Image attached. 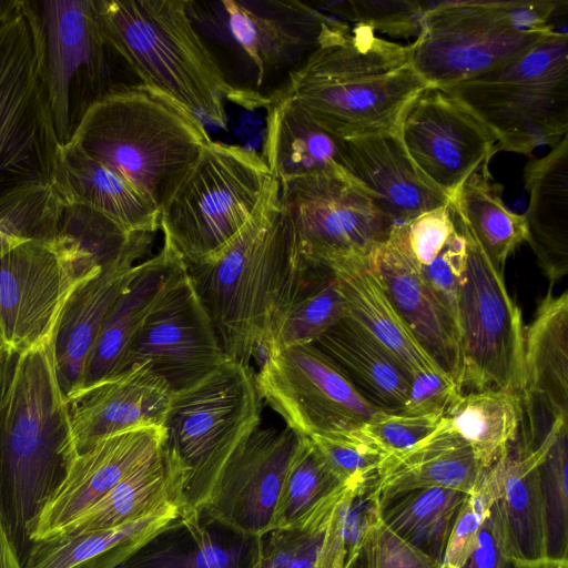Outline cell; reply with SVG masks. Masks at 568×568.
Listing matches in <instances>:
<instances>
[{"instance_id": "obj_8", "label": "cell", "mask_w": 568, "mask_h": 568, "mask_svg": "<svg viewBox=\"0 0 568 568\" xmlns=\"http://www.w3.org/2000/svg\"><path fill=\"white\" fill-rule=\"evenodd\" d=\"M444 90L485 124L497 151L554 148L568 133V33L555 29L507 65Z\"/></svg>"}, {"instance_id": "obj_26", "label": "cell", "mask_w": 568, "mask_h": 568, "mask_svg": "<svg viewBox=\"0 0 568 568\" xmlns=\"http://www.w3.org/2000/svg\"><path fill=\"white\" fill-rule=\"evenodd\" d=\"M485 473L470 446L449 428L443 416L427 437L384 456L376 469L378 498L430 487L470 494Z\"/></svg>"}, {"instance_id": "obj_21", "label": "cell", "mask_w": 568, "mask_h": 568, "mask_svg": "<svg viewBox=\"0 0 568 568\" xmlns=\"http://www.w3.org/2000/svg\"><path fill=\"white\" fill-rule=\"evenodd\" d=\"M171 396L166 383L146 364L71 392L65 397L74 456L120 432L164 427Z\"/></svg>"}, {"instance_id": "obj_38", "label": "cell", "mask_w": 568, "mask_h": 568, "mask_svg": "<svg viewBox=\"0 0 568 568\" xmlns=\"http://www.w3.org/2000/svg\"><path fill=\"white\" fill-rule=\"evenodd\" d=\"M444 418L473 449L487 471L517 440L521 420L520 396L506 389L460 394Z\"/></svg>"}, {"instance_id": "obj_36", "label": "cell", "mask_w": 568, "mask_h": 568, "mask_svg": "<svg viewBox=\"0 0 568 568\" xmlns=\"http://www.w3.org/2000/svg\"><path fill=\"white\" fill-rule=\"evenodd\" d=\"M488 163L478 166L449 197V204L496 268L527 241L526 216L503 201V186L494 181Z\"/></svg>"}, {"instance_id": "obj_13", "label": "cell", "mask_w": 568, "mask_h": 568, "mask_svg": "<svg viewBox=\"0 0 568 568\" xmlns=\"http://www.w3.org/2000/svg\"><path fill=\"white\" fill-rule=\"evenodd\" d=\"M450 209L465 236L467 254L457 302L462 353L458 387L462 393L506 389L520 394L525 339L520 308L508 293L503 272Z\"/></svg>"}, {"instance_id": "obj_3", "label": "cell", "mask_w": 568, "mask_h": 568, "mask_svg": "<svg viewBox=\"0 0 568 568\" xmlns=\"http://www.w3.org/2000/svg\"><path fill=\"white\" fill-rule=\"evenodd\" d=\"M308 263L300 255L272 176L250 221L216 255L186 265L229 359L250 366L291 303Z\"/></svg>"}, {"instance_id": "obj_14", "label": "cell", "mask_w": 568, "mask_h": 568, "mask_svg": "<svg viewBox=\"0 0 568 568\" xmlns=\"http://www.w3.org/2000/svg\"><path fill=\"white\" fill-rule=\"evenodd\" d=\"M280 205L300 255L308 263L369 256L397 224L346 173L293 180Z\"/></svg>"}, {"instance_id": "obj_16", "label": "cell", "mask_w": 568, "mask_h": 568, "mask_svg": "<svg viewBox=\"0 0 568 568\" xmlns=\"http://www.w3.org/2000/svg\"><path fill=\"white\" fill-rule=\"evenodd\" d=\"M226 359L186 270L149 312L130 345L124 371L146 364L174 393L203 379Z\"/></svg>"}, {"instance_id": "obj_4", "label": "cell", "mask_w": 568, "mask_h": 568, "mask_svg": "<svg viewBox=\"0 0 568 568\" xmlns=\"http://www.w3.org/2000/svg\"><path fill=\"white\" fill-rule=\"evenodd\" d=\"M189 6L183 0H97L106 38L141 83L226 129L225 101L257 108L268 99L226 80L193 27Z\"/></svg>"}, {"instance_id": "obj_9", "label": "cell", "mask_w": 568, "mask_h": 568, "mask_svg": "<svg viewBox=\"0 0 568 568\" xmlns=\"http://www.w3.org/2000/svg\"><path fill=\"white\" fill-rule=\"evenodd\" d=\"M261 425L250 366L226 359L194 385L172 393L165 447L187 471L185 509L201 514L226 464Z\"/></svg>"}, {"instance_id": "obj_2", "label": "cell", "mask_w": 568, "mask_h": 568, "mask_svg": "<svg viewBox=\"0 0 568 568\" xmlns=\"http://www.w3.org/2000/svg\"><path fill=\"white\" fill-rule=\"evenodd\" d=\"M425 88L408 44L328 18L317 45L276 94L304 109L333 135L347 139L397 129L406 105Z\"/></svg>"}, {"instance_id": "obj_37", "label": "cell", "mask_w": 568, "mask_h": 568, "mask_svg": "<svg viewBox=\"0 0 568 568\" xmlns=\"http://www.w3.org/2000/svg\"><path fill=\"white\" fill-rule=\"evenodd\" d=\"M348 486L332 473L310 438L297 436L274 530H307L327 524Z\"/></svg>"}, {"instance_id": "obj_48", "label": "cell", "mask_w": 568, "mask_h": 568, "mask_svg": "<svg viewBox=\"0 0 568 568\" xmlns=\"http://www.w3.org/2000/svg\"><path fill=\"white\" fill-rule=\"evenodd\" d=\"M444 415H409L379 410L357 430L385 455L404 450L432 434Z\"/></svg>"}, {"instance_id": "obj_33", "label": "cell", "mask_w": 568, "mask_h": 568, "mask_svg": "<svg viewBox=\"0 0 568 568\" xmlns=\"http://www.w3.org/2000/svg\"><path fill=\"white\" fill-rule=\"evenodd\" d=\"M313 344L373 405L386 412L402 410L410 386L409 374L355 321L345 316Z\"/></svg>"}, {"instance_id": "obj_27", "label": "cell", "mask_w": 568, "mask_h": 568, "mask_svg": "<svg viewBox=\"0 0 568 568\" xmlns=\"http://www.w3.org/2000/svg\"><path fill=\"white\" fill-rule=\"evenodd\" d=\"M527 243L554 285L568 273V135L524 168Z\"/></svg>"}, {"instance_id": "obj_1", "label": "cell", "mask_w": 568, "mask_h": 568, "mask_svg": "<svg viewBox=\"0 0 568 568\" xmlns=\"http://www.w3.org/2000/svg\"><path fill=\"white\" fill-rule=\"evenodd\" d=\"M74 457L53 341L14 352L0 337V519L22 565Z\"/></svg>"}, {"instance_id": "obj_7", "label": "cell", "mask_w": 568, "mask_h": 568, "mask_svg": "<svg viewBox=\"0 0 568 568\" xmlns=\"http://www.w3.org/2000/svg\"><path fill=\"white\" fill-rule=\"evenodd\" d=\"M38 72L60 145L71 142L87 112L135 75L106 38L97 0H22Z\"/></svg>"}, {"instance_id": "obj_56", "label": "cell", "mask_w": 568, "mask_h": 568, "mask_svg": "<svg viewBox=\"0 0 568 568\" xmlns=\"http://www.w3.org/2000/svg\"><path fill=\"white\" fill-rule=\"evenodd\" d=\"M511 568H568V559L542 557L534 560L516 559Z\"/></svg>"}, {"instance_id": "obj_32", "label": "cell", "mask_w": 568, "mask_h": 568, "mask_svg": "<svg viewBox=\"0 0 568 568\" xmlns=\"http://www.w3.org/2000/svg\"><path fill=\"white\" fill-rule=\"evenodd\" d=\"M265 108L262 158L278 184L345 173L339 165L343 139L329 133L287 98L274 93Z\"/></svg>"}, {"instance_id": "obj_23", "label": "cell", "mask_w": 568, "mask_h": 568, "mask_svg": "<svg viewBox=\"0 0 568 568\" xmlns=\"http://www.w3.org/2000/svg\"><path fill=\"white\" fill-rule=\"evenodd\" d=\"M154 240L126 251L81 283L62 311L54 337L53 354L58 378L65 396L81 386L85 365L102 324L118 297L139 271Z\"/></svg>"}, {"instance_id": "obj_34", "label": "cell", "mask_w": 568, "mask_h": 568, "mask_svg": "<svg viewBox=\"0 0 568 568\" xmlns=\"http://www.w3.org/2000/svg\"><path fill=\"white\" fill-rule=\"evenodd\" d=\"M175 507L101 530L68 532L37 540L23 568H116L182 511Z\"/></svg>"}, {"instance_id": "obj_20", "label": "cell", "mask_w": 568, "mask_h": 568, "mask_svg": "<svg viewBox=\"0 0 568 568\" xmlns=\"http://www.w3.org/2000/svg\"><path fill=\"white\" fill-rule=\"evenodd\" d=\"M165 438L164 427H139L110 435L78 454L42 510L32 541L61 534L125 476L159 453Z\"/></svg>"}, {"instance_id": "obj_47", "label": "cell", "mask_w": 568, "mask_h": 568, "mask_svg": "<svg viewBox=\"0 0 568 568\" xmlns=\"http://www.w3.org/2000/svg\"><path fill=\"white\" fill-rule=\"evenodd\" d=\"M344 484H357L376 473L385 454L356 432L321 434L307 437Z\"/></svg>"}, {"instance_id": "obj_18", "label": "cell", "mask_w": 568, "mask_h": 568, "mask_svg": "<svg viewBox=\"0 0 568 568\" xmlns=\"http://www.w3.org/2000/svg\"><path fill=\"white\" fill-rule=\"evenodd\" d=\"M296 443L288 427L260 425L229 460L200 515L244 537L272 532Z\"/></svg>"}, {"instance_id": "obj_10", "label": "cell", "mask_w": 568, "mask_h": 568, "mask_svg": "<svg viewBox=\"0 0 568 568\" xmlns=\"http://www.w3.org/2000/svg\"><path fill=\"white\" fill-rule=\"evenodd\" d=\"M272 175L250 148L212 141L160 214V230L186 265L221 252L260 206Z\"/></svg>"}, {"instance_id": "obj_15", "label": "cell", "mask_w": 568, "mask_h": 568, "mask_svg": "<svg viewBox=\"0 0 568 568\" xmlns=\"http://www.w3.org/2000/svg\"><path fill=\"white\" fill-rule=\"evenodd\" d=\"M255 383L261 399L297 436L352 433L383 410L314 344L267 353Z\"/></svg>"}, {"instance_id": "obj_19", "label": "cell", "mask_w": 568, "mask_h": 568, "mask_svg": "<svg viewBox=\"0 0 568 568\" xmlns=\"http://www.w3.org/2000/svg\"><path fill=\"white\" fill-rule=\"evenodd\" d=\"M550 285L525 328L520 445L536 447L558 420H568V292Z\"/></svg>"}, {"instance_id": "obj_42", "label": "cell", "mask_w": 568, "mask_h": 568, "mask_svg": "<svg viewBox=\"0 0 568 568\" xmlns=\"http://www.w3.org/2000/svg\"><path fill=\"white\" fill-rule=\"evenodd\" d=\"M221 3L231 36L257 70V84L301 47L302 38L280 20L261 14L240 1L223 0Z\"/></svg>"}, {"instance_id": "obj_12", "label": "cell", "mask_w": 568, "mask_h": 568, "mask_svg": "<svg viewBox=\"0 0 568 568\" xmlns=\"http://www.w3.org/2000/svg\"><path fill=\"white\" fill-rule=\"evenodd\" d=\"M104 266L74 237L57 232L0 258V337L24 352L53 341L72 292Z\"/></svg>"}, {"instance_id": "obj_6", "label": "cell", "mask_w": 568, "mask_h": 568, "mask_svg": "<svg viewBox=\"0 0 568 568\" xmlns=\"http://www.w3.org/2000/svg\"><path fill=\"white\" fill-rule=\"evenodd\" d=\"M567 6L558 0L433 2L408 44L412 65L427 87L439 89L483 75L544 40Z\"/></svg>"}, {"instance_id": "obj_45", "label": "cell", "mask_w": 568, "mask_h": 568, "mask_svg": "<svg viewBox=\"0 0 568 568\" xmlns=\"http://www.w3.org/2000/svg\"><path fill=\"white\" fill-rule=\"evenodd\" d=\"M434 1L346 0L328 4L331 11L352 22L395 38L416 37L422 19Z\"/></svg>"}, {"instance_id": "obj_28", "label": "cell", "mask_w": 568, "mask_h": 568, "mask_svg": "<svg viewBox=\"0 0 568 568\" xmlns=\"http://www.w3.org/2000/svg\"><path fill=\"white\" fill-rule=\"evenodd\" d=\"M201 515L181 514L116 568H256L263 537L210 531Z\"/></svg>"}, {"instance_id": "obj_31", "label": "cell", "mask_w": 568, "mask_h": 568, "mask_svg": "<svg viewBox=\"0 0 568 568\" xmlns=\"http://www.w3.org/2000/svg\"><path fill=\"white\" fill-rule=\"evenodd\" d=\"M186 477L185 466L164 444L61 534L113 528L166 509L185 507Z\"/></svg>"}, {"instance_id": "obj_29", "label": "cell", "mask_w": 568, "mask_h": 568, "mask_svg": "<svg viewBox=\"0 0 568 568\" xmlns=\"http://www.w3.org/2000/svg\"><path fill=\"white\" fill-rule=\"evenodd\" d=\"M324 266L334 273L347 316L390 353L410 378L419 372H443L396 312L373 265L372 254L336 260Z\"/></svg>"}, {"instance_id": "obj_30", "label": "cell", "mask_w": 568, "mask_h": 568, "mask_svg": "<svg viewBox=\"0 0 568 568\" xmlns=\"http://www.w3.org/2000/svg\"><path fill=\"white\" fill-rule=\"evenodd\" d=\"M53 187L62 201L90 206L129 233L160 230V210L73 142L60 148Z\"/></svg>"}, {"instance_id": "obj_54", "label": "cell", "mask_w": 568, "mask_h": 568, "mask_svg": "<svg viewBox=\"0 0 568 568\" xmlns=\"http://www.w3.org/2000/svg\"><path fill=\"white\" fill-rule=\"evenodd\" d=\"M371 530L372 528L359 546L348 556L343 568H373Z\"/></svg>"}, {"instance_id": "obj_40", "label": "cell", "mask_w": 568, "mask_h": 568, "mask_svg": "<svg viewBox=\"0 0 568 568\" xmlns=\"http://www.w3.org/2000/svg\"><path fill=\"white\" fill-rule=\"evenodd\" d=\"M345 316L346 302L332 270L308 263L291 303L265 339L263 356L294 345L313 344Z\"/></svg>"}, {"instance_id": "obj_46", "label": "cell", "mask_w": 568, "mask_h": 568, "mask_svg": "<svg viewBox=\"0 0 568 568\" xmlns=\"http://www.w3.org/2000/svg\"><path fill=\"white\" fill-rule=\"evenodd\" d=\"M499 495L496 473L490 467L468 495L447 540L440 568H460L476 547L479 531Z\"/></svg>"}, {"instance_id": "obj_43", "label": "cell", "mask_w": 568, "mask_h": 568, "mask_svg": "<svg viewBox=\"0 0 568 568\" xmlns=\"http://www.w3.org/2000/svg\"><path fill=\"white\" fill-rule=\"evenodd\" d=\"M357 484L346 488L332 513L316 568H343L379 519V501L374 486Z\"/></svg>"}, {"instance_id": "obj_52", "label": "cell", "mask_w": 568, "mask_h": 568, "mask_svg": "<svg viewBox=\"0 0 568 568\" xmlns=\"http://www.w3.org/2000/svg\"><path fill=\"white\" fill-rule=\"evenodd\" d=\"M515 560L496 500L481 526L476 547L460 568H511Z\"/></svg>"}, {"instance_id": "obj_24", "label": "cell", "mask_w": 568, "mask_h": 568, "mask_svg": "<svg viewBox=\"0 0 568 568\" xmlns=\"http://www.w3.org/2000/svg\"><path fill=\"white\" fill-rule=\"evenodd\" d=\"M385 292L418 344L458 385L462 369L457 323L416 266L388 239L372 253Z\"/></svg>"}, {"instance_id": "obj_17", "label": "cell", "mask_w": 568, "mask_h": 568, "mask_svg": "<svg viewBox=\"0 0 568 568\" xmlns=\"http://www.w3.org/2000/svg\"><path fill=\"white\" fill-rule=\"evenodd\" d=\"M397 133L416 166L448 197L497 152L485 124L439 88H425L406 105Z\"/></svg>"}, {"instance_id": "obj_51", "label": "cell", "mask_w": 568, "mask_h": 568, "mask_svg": "<svg viewBox=\"0 0 568 568\" xmlns=\"http://www.w3.org/2000/svg\"><path fill=\"white\" fill-rule=\"evenodd\" d=\"M462 394L457 383L443 372L426 371L410 379L402 413L409 415H444Z\"/></svg>"}, {"instance_id": "obj_49", "label": "cell", "mask_w": 568, "mask_h": 568, "mask_svg": "<svg viewBox=\"0 0 568 568\" xmlns=\"http://www.w3.org/2000/svg\"><path fill=\"white\" fill-rule=\"evenodd\" d=\"M327 524L307 530H274L256 568H316Z\"/></svg>"}, {"instance_id": "obj_35", "label": "cell", "mask_w": 568, "mask_h": 568, "mask_svg": "<svg viewBox=\"0 0 568 568\" xmlns=\"http://www.w3.org/2000/svg\"><path fill=\"white\" fill-rule=\"evenodd\" d=\"M544 440V439H542ZM544 442L535 448L518 445L491 466L498 480L497 501L509 544L516 559L534 560L545 556V514L539 463Z\"/></svg>"}, {"instance_id": "obj_57", "label": "cell", "mask_w": 568, "mask_h": 568, "mask_svg": "<svg viewBox=\"0 0 568 568\" xmlns=\"http://www.w3.org/2000/svg\"><path fill=\"white\" fill-rule=\"evenodd\" d=\"M21 9V0H0V26Z\"/></svg>"}, {"instance_id": "obj_44", "label": "cell", "mask_w": 568, "mask_h": 568, "mask_svg": "<svg viewBox=\"0 0 568 568\" xmlns=\"http://www.w3.org/2000/svg\"><path fill=\"white\" fill-rule=\"evenodd\" d=\"M61 207L53 185L24 187L0 197V258L27 241L54 235Z\"/></svg>"}, {"instance_id": "obj_53", "label": "cell", "mask_w": 568, "mask_h": 568, "mask_svg": "<svg viewBox=\"0 0 568 568\" xmlns=\"http://www.w3.org/2000/svg\"><path fill=\"white\" fill-rule=\"evenodd\" d=\"M371 534L373 568H440V564L397 537L381 518Z\"/></svg>"}, {"instance_id": "obj_22", "label": "cell", "mask_w": 568, "mask_h": 568, "mask_svg": "<svg viewBox=\"0 0 568 568\" xmlns=\"http://www.w3.org/2000/svg\"><path fill=\"white\" fill-rule=\"evenodd\" d=\"M339 165L396 223L449 202L413 162L397 129L343 139Z\"/></svg>"}, {"instance_id": "obj_50", "label": "cell", "mask_w": 568, "mask_h": 568, "mask_svg": "<svg viewBox=\"0 0 568 568\" xmlns=\"http://www.w3.org/2000/svg\"><path fill=\"white\" fill-rule=\"evenodd\" d=\"M455 222L457 231L445 247L427 266L418 268L429 288L457 323L458 292L466 267L467 254L465 236L456 219Z\"/></svg>"}, {"instance_id": "obj_55", "label": "cell", "mask_w": 568, "mask_h": 568, "mask_svg": "<svg viewBox=\"0 0 568 568\" xmlns=\"http://www.w3.org/2000/svg\"><path fill=\"white\" fill-rule=\"evenodd\" d=\"M0 568H23L19 555L0 519Z\"/></svg>"}, {"instance_id": "obj_41", "label": "cell", "mask_w": 568, "mask_h": 568, "mask_svg": "<svg viewBox=\"0 0 568 568\" xmlns=\"http://www.w3.org/2000/svg\"><path fill=\"white\" fill-rule=\"evenodd\" d=\"M567 422H556L545 436L539 463L545 514V556L555 559H568Z\"/></svg>"}, {"instance_id": "obj_11", "label": "cell", "mask_w": 568, "mask_h": 568, "mask_svg": "<svg viewBox=\"0 0 568 568\" xmlns=\"http://www.w3.org/2000/svg\"><path fill=\"white\" fill-rule=\"evenodd\" d=\"M60 148L21 6L0 26V197L53 185Z\"/></svg>"}, {"instance_id": "obj_5", "label": "cell", "mask_w": 568, "mask_h": 568, "mask_svg": "<svg viewBox=\"0 0 568 568\" xmlns=\"http://www.w3.org/2000/svg\"><path fill=\"white\" fill-rule=\"evenodd\" d=\"M212 141L201 119L141 82L97 102L71 140L160 214Z\"/></svg>"}, {"instance_id": "obj_25", "label": "cell", "mask_w": 568, "mask_h": 568, "mask_svg": "<svg viewBox=\"0 0 568 568\" xmlns=\"http://www.w3.org/2000/svg\"><path fill=\"white\" fill-rule=\"evenodd\" d=\"M187 266L168 244L140 262L139 271L108 313L88 358L81 387L124 371L130 345L162 293ZM78 388V389H79Z\"/></svg>"}, {"instance_id": "obj_39", "label": "cell", "mask_w": 568, "mask_h": 568, "mask_svg": "<svg viewBox=\"0 0 568 568\" xmlns=\"http://www.w3.org/2000/svg\"><path fill=\"white\" fill-rule=\"evenodd\" d=\"M469 494L430 487L379 500L383 524L397 537L442 564L455 519Z\"/></svg>"}]
</instances>
